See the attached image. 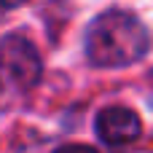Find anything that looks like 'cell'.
<instances>
[{"mask_svg":"<svg viewBox=\"0 0 153 153\" xmlns=\"http://www.w3.org/2000/svg\"><path fill=\"white\" fill-rule=\"evenodd\" d=\"M86 54L97 67H126L148 54L145 24L126 11H108L86 32Z\"/></svg>","mask_w":153,"mask_h":153,"instance_id":"obj_1","label":"cell"},{"mask_svg":"<svg viewBox=\"0 0 153 153\" xmlns=\"http://www.w3.org/2000/svg\"><path fill=\"white\" fill-rule=\"evenodd\" d=\"M54 153H97L91 145H83V143H70V145H62Z\"/></svg>","mask_w":153,"mask_h":153,"instance_id":"obj_4","label":"cell"},{"mask_svg":"<svg viewBox=\"0 0 153 153\" xmlns=\"http://www.w3.org/2000/svg\"><path fill=\"white\" fill-rule=\"evenodd\" d=\"M97 134L108 145H129L143 134V121L134 110L113 105L97 116Z\"/></svg>","mask_w":153,"mask_h":153,"instance_id":"obj_3","label":"cell"},{"mask_svg":"<svg viewBox=\"0 0 153 153\" xmlns=\"http://www.w3.org/2000/svg\"><path fill=\"white\" fill-rule=\"evenodd\" d=\"M24 0H0V5H5V8H16V5H22Z\"/></svg>","mask_w":153,"mask_h":153,"instance_id":"obj_5","label":"cell"},{"mask_svg":"<svg viewBox=\"0 0 153 153\" xmlns=\"http://www.w3.org/2000/svg\"><path fill=\"white\" fill-rule=\"evenodd\" d=\"M40 56L35 46L22 35L0 38V73L8 75L16 86H32L40 78Z\"/></svg>","mask_w":153,"mask_h":153,"instance_id":"obj_2","label":"cell"}]
</instances>
